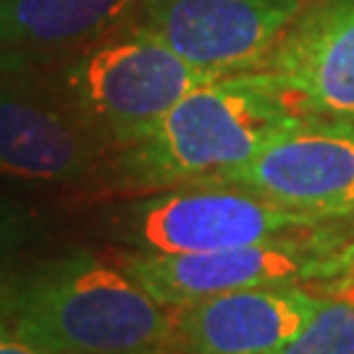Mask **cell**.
Wrapping results in <instances>:
<instances>
[{
    "label": "cell",
    "instance_id": "5b68a950",
    "mask_svg": "<svg viewBox=\"0 0 354 354\" xmlns=\"http://www.w3.org/2000/svg\"><path fill=\"white\" fill-rule=\"evenodd\" d=\"M304 0H142V26L215 76L263 71Z\"/></svg>",
    "mask_w": 354,
    "mask_h": 354
},
{
    "label": "cell",
    "instance_id": "7c38bea8",
    "mask_svg": "<svg viewBox=\"0 0 354 354\" xmlns=\"http://www.w3.org/2000/svg\"><path fill=\"white\" fill-rule=\"evenodd\" d=\"M273 354H354V302L323 297L307 326Z\"/></svg>",
    "mask_w": 354,
    "mask_h": 354
},
{
    "label": "cell",
    "instance_id": "3957f363",
    "mask_svg": "<svg viewBox=\"0 0 354 354\" xmlns=\"http://www.w3.org/2000/svg\"><path fill=\"white\" fill-rule=\"evenodd\" d=\"M213 79L140 24L79 53L64 71V95L105 145L127 150Z\"/></svg>",
    "mask_w": 354,
    "mask_h": 354
},
{
    "label": "cell",
    "instance_id": "9c48e42d",
    "mask_svg": "<svg viewBox=\"0 0 354 354\" xmlns=\"http://www.w3.org/2000/svg\"><path fill=\"white\" fill-rule=\"evenodd\" d=\"M263 71L307 118L354 124V0H304Z\"/></svg>",
    "mask_w": 354,
    "mask_h": 354
},
{
    "label": "cell",
    "instance_id": "6da1fadb",
    "mask_svg": "<svg viewBox=\"0 0 354 354\" xmlns=\"http://www.w3.org/2000/svg\"><path fill=\"white\" fill-rule=\"evenodd\" d=\"M0 320L50 354H184L178 307L158 302L118 252H74L0 273Z\"/></svg>",
    "mask_w": 354,
    "mask_h": 354
},
{
    "label": "cell",
    "instance_id": "52a82bcc",
    "mask_svg": "<svg viewBox=\"0 0 354 354\" xmlns=\"http://www.w3.org/2000/svg\"><path fill=\"white\" fill-rule=\"evenodd\" d=\"M339 247L330 231L317 236L215 252H118L142 289L168 307H187L228 291L313 281L320 257Z\"/></svg>",
    "mask_w": 354,
    "mask_h": 354
},
{
    "label": "cell",
    "instance_id": "5bb4252c",
    "mask_svg": "<svg viewBox=\"0 0 354 354\" xmlns=\"http://www.w3.org/2000/svg\"><path fill=\"white\" fill-rule=\"evenodd\" d=\"M35 234H37V218L21 205L0 197V266L35 239Z\"/></svg>",
    "mask_w": 354,
    "mask_h": 354
},
{
    "label": "cell",
    "instance_id": "4fadbf2b",
    "mask_svg": "<svg viewBox=\"0 0 354 354\" xmlns=\"http://www.w3.org/2000/svg\"><path fill=\"white\" fill-rule=\"evenodd\" d=\"M313 291L326 299L354 302V239L333 247L320 257L313 273Z\"/></svg>",
    "mask_w": 354,
    "mask_h": 354
},
{
    "label": "cell",
    "instance_id": "8992f818",
    "mask_svg": "<svg viewBox=\"0 0 354 354\" xmlns=\"http://www.w3.org/2000/svg\"><path fill=\"white\" fill-rule=\"evenodd\" d=\"M215 181L317 221L354 218V124L307 118Z\"/></svg>",
    "mask_w": 354,
    "mask_h": 354
},
{
    "label": "cell",
    "instance_id": "8fae6325",
    "mask_svg": "<svg viewBox=\"0 0 354 354\" xmlns=\"http://www.w3.org/2000/svg\"><path fill=\"white\" fill-rule=\"evenodd\" d=\"M137 0H0V50L89 42L113 29Z\"/></svg>",
    "mask_w": 354,
    "mask_h": 354
},
{
    "label": "cell",
    "instance_id": "277c9868",
    "mask_svg": "<svg viewBox=\"0 0 354 354\" xmlns=\"http://www.w3.org/2000/svg\"><path fill=\"white\" fill-rule=\"evenodd\" d=\"M323 223L236 184L197 181L131 203L111 228L134 252L184 254L307 239Z\"/></svg>",
    "mask_w": 354,
    "mask_h": 354
},
{
    "label": "cell",
    "instance_id": "ba28073f",
    "mask_svg": "<svg viewBox=\"0 0 354 354\" xmlns=\"http://www.w3.org/2000/svg\"><path fill=\"white\" fill-rule=\"evenodd\" d=\"M105 147L64 92L0 79V178L79 184L100 165Z\"/></svg>",
    "mask_w": 354,
    "mask_h": 354
},
{
    "label": "cell",
    "instance_id": "30bf717a",
    "mask_svg": "<svg viewBox=\"0 0 354 354\" xmlns=\"http://www.w3.org/2000/svg\"><path fill=\"white\" fill-rule=\"evenodd\" d=\"M323 297L299 283L228 291L178 307L184 354H273L307 326Z\"/></svg>",
    "mask_w": 354,
    "mask_h": 354
},
{
    "label": "cell",
    "instance_id": "9a60e30c",
    "mask_svg": "<svg viewBox=\"0 0 354 354\" xmlns=\"http://www.w3.org/2000/svg\"><path fill=\"white\" fill-rule=\"evenodd\" d=\"M0 354H50L39 346H32V344L21 342V339H13L11 333H3L0 336Z\"/></svg>",
    "mask_w": 354,
    "mask_h": 354
},
{
    "label": "cell",
    "instance_id": "2e32d148",
    "mask_svg": "<svg viewBox=\"0 0 354 354\" xmlns=\"http://www.w3.org/2000/svg\"><path fill=\"white\" fill-rule=\"evenodd\" d=\"M3 333H8V328H6V323L0 320V336H3Z\"/></svg>",
    "mask_w": 354,
    "mask_h": 354
},
{
    "label": "cell",
    "instance_id": "7a4b0ae2",
    "mask_svg": "<svg viewBox=\"0 0 354 354\" xmlns=\"http://www.w3.org/2000/svg\"><path fill=\"white\" fill-rule=\"evenodd\" d=\"M302 121L307 115L273 74L221 76L189 92L147 137L121 150L118 174L137 189L215 181Z\"/></svg>",
    "mask_w": 354,
    "mask_h": 354
}]
</instances>
